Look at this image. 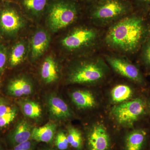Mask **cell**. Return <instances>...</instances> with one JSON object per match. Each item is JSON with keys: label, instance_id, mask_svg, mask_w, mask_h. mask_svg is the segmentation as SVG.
<instances>
[{"label": "cell", "instance_id": "1", "mask_svg": "<svg viewBox=\"0 0 150 150\" xmlns=\"http://www.w3.org/2000/svg\"><path fill=\"white\" fill-rule=\"evenodd\" d=\"M148 28L144 19L134 11L112 23L106 33L105 43L110 48L126 54H133L146 40Z\"/></svg>", "mask_w": 150, "mask_h": 150}, {"label": "cell", "instance_id": "2", "mask_svg": "<svg viewBox=\"0 0 150 150\" xmlns=\"http://www.w3.org/2000/svg\"><path fill=\"white\" fill-rule=\"evenodd\" d=\"M134 11L129 0H96L88 8L90 18L100 25L114 23Z\"/></svg>", "mask_w": 150, "mask_h": 150}, {"label": "cell", "instance_id": "3", "mask_svg": "<svg viewBox=\"0 0 150 150\" xmlns=\"http://www.w3.org/2000/svg\"><path fill=\"white\" fill-rule=\"evenodd\" d=\"M108 72V67L103 59L93 57L76 65L69 74L68 81L72 84H94L103 80Z\"/></svg>", "mask_w": 150, "mask_h": 150}, {"label": "cell", "instance_id": "4", "mask_svg": "<svg viewBox=\"0 0 150 150\" xmlns=\"http://www.w3.org/2000/svg\"><path fill=\"white\" fill-rule=\"evenodd\" d=\"M46 10L48 27L53 32H57L76 20L80 8L75 0H54L50 1Z\"/></svg>", "mask_w": 150, "mask_h": 150}, {"label": "cell", "instance_id": "5", "mask_svg": "<svg viewBox=\"0 0 150 150\" xmlns=\"http://www.w3.org/2000/svg\"><path fill=\"white\" fill-rule=\"evenodd\" d=\"M146 108L142 100L136 98L115 105L111 109V113L118 124L130 127L144 114Z\"/></svg>", "mask_w": 150, "mask_h": 150}, {"label": "cell", "instance_id": "6", "mask_svg": "<svg viewBox=\"0 0 150 150\" xmlns=\"http://www.w3.org/2000/svg\"><path fill=\"white\" fill-rule=\"evenodd\" d=\"M99 38V32L94 28H77L62 39V44L68 51H77L94 48L97 44Z\"/></svg>", "mask_w": 150, "mask_h": 150}, {"label": "cell", "instance_id": "7", "mask_svg": "<svg viewBox=\"0 0 150 150\" xmlns=\"http://www.w3.org/2000/svg\"><path fill=\"white\" fill-rule=\"evenodd\" d=\"M24 25V19L20 12L13 6L6 4L0 9V28L5 34L13 35Z\"/></svg>", "mask_w": 150, "mask_h": 150}, {"label": "cell", "instance_id": "8", "mask_svg": "<svg viewBox=\"0 0 150 150\" xmlns=\"http://www.w3.org/2000/svg\"><path fill=\"white\" fill-rule=\"evenodd\" d=\"M105 58L112 69L119 75L135 82L143 83L144 79L139 70L127 59L115 54L106 55Z\"/></svg>", "mask_w": 150, "mask_h": 150}, {"label": "cell", "instance_id": "9", "mask_svg": "<svg viewBox=\"0 0 150 150\" xmlns=\"http://www.w3.org/2000/svg\"><path fill=\"white\" fill-rule=\"evenodd\" d=\"M87 144L88 150H110V136L103 124L97 123L92 126L88 135Z\"/></svg>", "mask_w": 150, "mask_h": 150}, {"label": "cell", "instance_id": "10", "mask_svg": "<svg viewBox=\"0 0 150 150\" xmlns=\"http://www.w3.org/2000/svg\"><path fill=\"white\" fill-rule=\"evenodd\" d=\"M47 105L50 115L57 120H67L71 117V110L67 103L61 98L50 95L47 99Z\"/></svg>", "mask_w": 150, "mask_h": 150}, {"label": "cell", "instance_id": "11", "mask_svg": "<svg viewBox=\"0 0 150 150\" xmlns=\"http://www.w3.org/2000/svg\"><path fill=\"white\" fill-rule=\"evenodd\" d=\"M50 41V35L46 30L40 29L35 33L30 43V55L33 60H37L44 54Z\"/></svg>", "mask_w": 150, "mask_h": 150}, {"label": "cell", "instance_id": "12", "mask_svg": "<svg viewBox=\"0 0 150 150\" xmlns=\"http://www.w3.org/2000/svg\"><path fill=\"white\" fill-rule=\"evenodd\" d=\"M33 129L28 121L24 119L19 121L8 134L9 143L13 146L31 139Z\"/></svg>", "mask_w": 150, "mask_h": 150}, {"label": "cell", "instance_id": "13", "mask_svg": "<svg viewBox=\"0 0 150 150\" xmlns=\"http://www.w3.org/2000/svg\"><path fill=\"white\" fill-rule=\"evenodd\" d=\"M33 86L31 81L25 76L15 78L7 86L8 93L11 96L20 98L33 93Z\"/></svg>", "mask_w": 150, "mask_h": 150}, {"label": "cell", "instance_id": "14", "mask_svg": "<svg viewBox=\"0 0 150 150\" xmlns=\"http://www.w3.org/2000/svg\"><path fill=\"white\" fill-rule=\"evenodd\" d=\"M72 101L78 108L89 110L96 107L97 103L92 92L87 90H78L71 94Z\"/></svg>", "mask_w": 150, "mask_h": 150}, {"label": "cell", "instance_id": "15", "mask_svg": "<svg viewBox=\"0 0 150 150\" xmlns=\"http://www.w3.org/2000/svg\"><path fill=\"white\" fill-rule=\"evenodd\" d=\"M56 125L54 123H48L40 127L33 128L31 139L37 142L52 143L56 134Z\"/></svg>", "mask_w": 150, "mask_h": 150}, {"label": "cell", "instance_id": "16", "mask_svg": "<svg viewBox=\"0 0 150 150\" xmlns=\"http://www.w3.org/2000/svg\"><path fill=\"white\" fill-rule=\"evenodd\" d=\"M40 76L44 82L50 84L55 82L59 79V69L55 60L48 56L43 61L41 69Z\"/></svg>", "mask_w": 150, "mask_h": 150}, {"label": "cell", "instance_id": "17", "mask_svg": "<svg viewBox=\"0 0 150 150\" xmlns=\"http://www.w3.org/2000/svg\"><path fill=\"white\" fill-rule=\"evenodd\" d=\"M147 133L141 129L131 131L125 140V150H143L146 140Z\"/></svg>", "mask_w": 150, "mask_h": 150}, {"label": "cell", "instance_id": "18", "mask_svg": "<svg viewBox=\"0 0 150 150\" xmlns=\"http://www.w3.org/2000/svg\"><path fill=\"white\" fill-rule=\"evenodd\" d=\"M23 115L30 119H39L42 116V110L38 103L28 99L19 100L18 102Z\"/></svg>", "mask_w": 150, "mask_h": 150}, {"label": "cell", "instance_id": "19", "mask_svg": "<svg viewBox=\"0 0 150 150\" xmlns=\"http://www.w3.org/2000/svg\"><path fill=\"white\" fill-rule=\"evenodd\" d=\"M50 0H20L22 8L28 14L40 16L46 10Z\"/></svg>", "mask_w": 150, "mask_h": 150}, {"label": "cell", "instance_id": "20", "mask_svg": "<svg viewBox=\"0 0 150 150\" xmlns=\"http://www.w3.org/2000/svg\"><path fill=\"white\" fill-rule=\"evenodd\" d=\"M133 94V89L130 86L125 84H119L111 89L110 98L112 103L118 104L129 100Z\"/></svg>", "mask_w": 150, "mask_h": 150}, {"label": "cell", "instance_id": "21", "mask_svg": "<svg viewBox=\"0 0 150 150\" xmlns=\"http://www.w3.org/2000/svg\"><path fill=\"white\" fill-rule=\"evenodd\" d=\"M26 52V46L23 41H20L12 48L10 57V64L14 67L21 64L24 60Z\"/></svg>", "mask_w": 150, "mask_h": 150}, {"label": "cell", "instance_id": "22", "mask_svg": "<svg viewBox=\"0 0 150 150\" xmlns=\"http://www.w3.org/2000/svg\"><path fill=\"white\" fill-rule=\"evenodd\" d=\"M69 144L76 150H81L83 146V137L81 133L77 128L69 126L67 134Z\"/></svg>", "mask_w": 150, "mask_h": 150}, {"label": "cell", "instance_id": "23", "mask_svg": "<svg viewBox=\"0 0 150 150\" xmlns=\"http://www.w3.org/2000/svg\"><path fill=\"white\" fill-rule=\"evenodd\" d=\"M54 144L59 150H66L69 147V143L67 135L64 131H59L55 135Z\"/></svg>", "mask_w": 150, "mask_h": 150}, {"label": "cell", "instance_id": "24", "mask_svg": "<svg viewBox=\"0 0 150 150\" xmlns=\"http://www.w3.org/2000/svg\"><path fill=\"white\" fill-rule=\"evenodd\" d=\"M17 108H14L11 111L0 116V129L5 128L15 120L18 114Z\"/></svg>", "mask_w": 150, "mask_h": 150}, {"label": "cell", "instance_id": "25", "mask_svg": "<svg viewBox=\"0 0 150 150\" xmlns=\"http://www.w3.org/2000/svg\"><path fill=\"white\" fill-rule=\"evenodd\" d=\"M141 57L145 64L150 66V37L147 38L143 44Z\"/></svg>", "mask_w": 150, "mask_h": 150}, {"label": "cell", "instance_id": "26", "mask_svg": "<svg viewBox=\"0 0 150 150\" xmlns=\"http://www.w3.org/2000/svg\"><path fill=\"white\" fill-rule=\"evenodd\" d=\"M36 142L31 139L13 146L11 150H35Z\"/></svg>", "mask_w": 150, "mask_h": 150}, {"label": "cell", "instance_id": "27", "mask_svg": "<svg viewBox=\"0 0 150 150\" xmlns=\"http://www.w3.org/2000/svg\"><path fill=\"white\" fill-rule=\"evenodd\" d=\"M134 9L139 8L142 11H149L150 9V0H129Z\"/></svg>", "mask_w": 150, "mask_h": 150}, {"label": "cell", "instance_id": "28", "mask_svg": "<svg viewBox=\"0 0 150 150\" xmlns=\"http://www.w3.org/2000/svg\"><path fill=\"white\" fill-rule=\"evenodd\" d=\"M15 107L6 100L0 98V116L10 112Z\"/></svg>", "mask_w": 150, "mask_h": 150}, {"label": "cell", "instance_id": "29", "mask_svg": "<svg viewBox=\"0 0 150 150\" xmlns=\"http://www.w3.org/2000/svg\"><path fill=\"white\" fill-rule=\"evenodd\" d=\"M7 60V53L5 47L0 45V74H1L5 69Z\"/></svg>", "mask_w": 150, "mask_h": 150}, {"label": "cell", "instance_id": "30", "mask_svg": "<svg viewBox=\"0 0 150 150\" xmlns=\"http://www.w3.org/2000/svg\"><path fill=\"white\" fill-rule=\"evenodd\" d=\"M39 150H59L57 149H55V148L50 147H43L40 148V149Z\"/></svg>", "mask_w": 150, "mask_h": 150}, {"label": "cell", "instance_id": "31", "mask_svg": "<svg viewBox=\"0 0 150 150\" xmlns=\"http://www.w3.org/2000/svg\"><path fill=\"white\" fill-rule=\"evenodd\" d=\"M82 1L88 4L89 5L90 4L95 1L96 0H82Z\"/></svg>", "mask_w": 150, "mask_h": 150}, {"label": "cell", "instance_id": "32", "mask_svg": "<svg viewBox=\"0 0 150 150\" xmlns=\"http://www.w3.org/2000/svg\"><path fill=\"white\" fill-rule=\"evenodd\" d=\"M0 150H6L0 143Z\"/></svg>", "mask_w": 150, "mask_h": 150}, {"label": "cell", "instance_id": "33", "mask_svg": "<svg viewBox=\"0 0 150 150\" xmlns=\"http://www.w3.org/2000/svg\"><path fill=\"white\" fill-rule=\"evenodd\" d=\"M148 12H149V15L150 16V9L149 10V11H148Z\"/></svg>", "mask_w": 150, "mask_h": 150}, {"label": "cell", "instance_id": "34", "mask_svg": "<svg viewBox=\"0 0 150 150\" xmlns=\"http://www.w3.org/2000/svg\"><path fill=\"white\" fill-rule=\"evenodd\" d=\"M149 75L150 76V73H149Z\"/></svg>", "mask_w": 150, "mask_h": 150}, {"label": "cell", "instance_id": "35", "mask_svg": "<svg viewBox=\"0 0 150 150\" xmlns=\"http://www.w3.org/2000/svg\"><path fill=\"white\" fill-rule=\"evenodd\" d=\"M0 1H1V0H0Z\"/></svg>", "mask_w": 150, "mask_h": 150}]
</instances>
